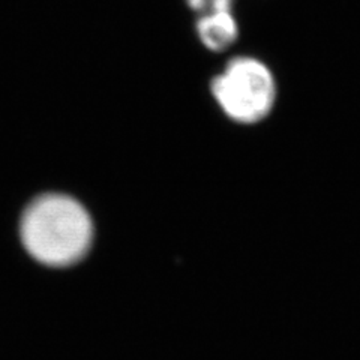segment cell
<instances>
[{"label":"cell","mask_w":360,"mask_h":360,"mask_svg":"<svg viewBox=\"0 0 360 360\" xmlns=\"http://www.w3.org/2000/svg\"><path fill=\"white\" fill-rule=\"evenodd\" d=\"M212 94L231 120L252 125L264 120L278 98L270 68L252 56H238L212 80Z\"/></svg>","instance_id":"cell-2"},{"label":"cell","mask_w":360,"mask_h":360,"mask_svg":"<svg viewBox=\"0 0 360 360\" xmlns=\"http://www.w3.org/2000/svg\"><path fill=\"white\" fill-rule=\"evenodd\" d=\"M197 37L210 51L230 49L239 38V25L234 11L207 9L198 15L195 22Z\"/></svg>","instance_id":"cell-3"},{"label":"cell","mask_w":360,"mask_h":360,"mask_svg":"<svg viewBox=\"0 0 360 360\" xmlns=\"http://www.w3.org/2000/svg\"><path fill=\"white\" fill-rule=\"evenodd\" d=\"M21 242L37 262L63 267L82 260L94 242V222L82 202L63 194H44L26 207Z\"/></svg>","instance_id":"cell-1"},{"label":"cell","mask_w":360,"mask_h":360,"mask_svg":"<svg viewBox=\"0 0 360 360\" xmlns=\"http://www.w3.org/2000/svg\"><path fill=\"white\" fill-rule=\"evenodd\" d=\"M185 2L198 15L205 13V11L207 9V5H209V0H185Z\"/></svg>","instance_id":"cell-4"}]
</instances>
